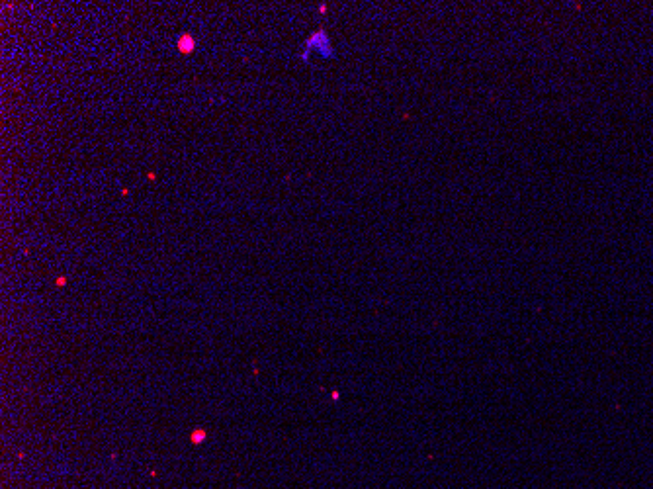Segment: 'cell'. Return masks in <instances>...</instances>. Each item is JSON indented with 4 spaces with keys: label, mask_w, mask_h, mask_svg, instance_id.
Segmentation results:
<instances>
[{
    "label": "cell",
    "mask_w": 653,
    "mask_h": 489,
    "mask_svg": "<svg viewBox=\"0 0 653 489\" xmlns=\"http://www.w3.org/2000/svg\"><path fill=\"white\" fill-rule=\"evenodd\" d=\"M313 49H317L321 55H330V45H328V37H326V33L325 31H315L309 39H307V51L305 53H309V51H313Z\"/></svg>",
    "instance_id": "obj_1"
},
{
    "label": "cell",
    "mask_w": 653,
    "mask_h": 489,
    "mask_svg": "<svg viewBox=\"0 0 653 489\" xmlns=\"http://www.w3.org/2000/svg\"><path fill=\"white\" fill-rule=\"evenodd\" d=\"M176 45H178V51H180V53H184V55H190V53L194 51V47H196V39H194L190 33H182V35L178 37Z\"/></svg>",
    "instance_id": "obj_2"
},
{
    "label": "cell",
    "mask_w": 653,
    "mask_h": 489,
    "mask_svg": "<svg viewBox=\"0 0 653 489\" xmlns=\"http://www.w3.org/2000/svg\"><path fill=\"white\" fill-rule=\"evenodd\" d=\"M204 441H206V431H204V429H196V431L192 433V443L200 444V443H204Z\"/></svg>",
    "instance_id": "obj_3"
}]
</instances>
